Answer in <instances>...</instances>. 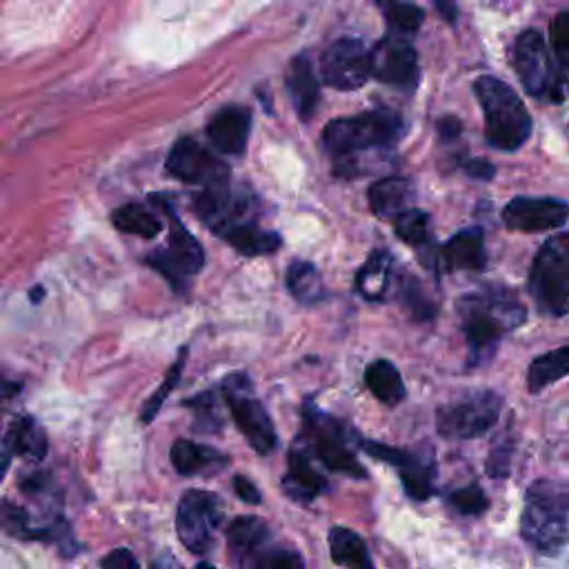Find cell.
Returning <instances> with one entry per match:
<instances>
[{
  "mask_svg": "<svg viewBox=\"0 0 569 569\" xmlns=\"http://www.w3.org/2000/svg\"><path fill=\"white\" fill-rule=\"evenodd\" d=\"M456 311L469 348V367L490 361L503 337L521 328L527 318V309L519 296L497 285L460 296Z\"/></svg>",
  "mask_w": 569,
  "mask_h": 569,
  "instance_id": "1",
  "label": "cell"
},
{
  "mask_svg": "<svg viewBox=\"0 0 569 569\" xmlns=\"http://www.w3.org/2000/svg\"><path fill=\"white\" fill-rule=\"evenodd\" d=\"M569 492L558 480H536L530 485L521 516V536L543 556H558L567 547Z\"/></svg>",
  "mask_w": 569,
  "mask_h": 569,
  "instance_id": "2",
  "label": "cell"
},
{
  "mask_svg": "<svg viewBox=\"0 0 569 569\" xmlns=\"http://www.w3.org/2000/svg\"><path fill=\"white\" fill-rule=\"evenodd\" d=\"M300 414L303 432L296 441L307 449L311 458H316L330 471H339L350 478H367V469L361 465L352 449V441L356 434H352L343 421L325 414L311 400H305Z\"/></svg>",
  "mask_w": 569,
  "mask_h": 569,
  "instance_id": "3",
  "label": "cell"
},
{
  "mask_svg": "<svg viewBox=\"0 0 569 569\" xmlns=\"http://www.w3.org/2000/svg\"><path fill=\"white\" fill-rule=\"evenodd\" d=\"M474 92L485 112L487 143L501 151L519 149L532 134V118L516 92L492 76L478 78Z\"/></svg>",
  "mask_w": 569,
  "mask_h": 569,
  "instance_id": "4",
  "label": "cell"
},
{
  "mask_svg": "<svg viewBox=\"0 0 569 569\" xmlns=\"http://www.w3.org/2000/svg\"><path fill=\"white\" fill-rule=\"evenodd\" d=\"M530 294L543 314L562 318L569 309V236L560 231L536 254L530 270Z\"/></svg>",
  "mask_w": 569,
  "mask_h": 569,
  "instance_id": "5",
  "label": "cell"
},
{
  "mask_svg": "<svg viewBox=\"0 0 569 569\" xmlns=\"http://www.w3.org/2000/svg\"><path fill=\"white\" fill-rule=\"evenodd\" d=\"M223 400L231 412V419L240 434L257 449V454L268 456L276 449L278 439L274 423L265 410L263 400L259 398L252 378L242 372L229 374L220 385Z\"/></svg>",
  "mask_w": 569,
  "mask_h": 569,
  "instance_id": "6",
  "label": "cell"
},
{
  "mask_svg": "<svg viewBox=\"0 0 569 569\" xmlns=\"http://www.w3.org/2000/svg\"><path fill=\"white\" fill-rule=\"evenodd\" d=\"M153 201L170 218V238H168V248L147 254L145 263L166 278L177 292L185 294L190 289L192 278L205 265V252L201 248V242L187 231V227L174 214V209L166 201H158L156 196Z\"/></svg>",
  "mask_w": 569,
  "mask_h": 569,
  "instance_id": "7",
  "label": "cell"
},
{
  "mask_svg": "<svg viewBox=\"0 0 569 569\" xmlns=\"http://www.w3.org/2000/svg\"><path fill=\"white\" fill-rule=\"evenodd\" d=\"M503 398L490 389H474L460 398L441 405L436 412V430L445 439L469 441L490 432L501 417Z\"/></svg>",
  "mask_w": 569,
  "mask_h": 569,
  "instance_id": "8",
  "label": "cell"
},
{
  "mask_svg": "<svg viewBox=\"0 0 569 569\" xmlns=\"http://www.w3.org/2000/svg\"><path fill=\"white\" fill-rule=\"evenodd\" d=\"M402 134V121L389 112H367L352 118H339L325 127L322 140L337 158L354 156L374 147L391 145Z\"/></svg>",
  "mask_w": 569,
  "mask_h": 569,
  "instance_id": "9",
  "label": "cell"
},
{
  "mask_svg": "<svg viewBox=\"0 0 569 569\" xmlns=\"http://www.w3.org/2000/svg\"><path fill=\"white\" fill-rule=\"evenodd\" d=\"M223 516L220 497L207 490H187L177 508V534L192 554L205 556L216 543Z\"/></svg>",
  "mask_w": 569,
  "mask_h": 569,
  "instance_id": "10",
  "label": "cell"
},
{
  "mask_svg": "<svg viewBox=\"0 0 569 569\" xmlns=\"http://www.w3.org/2000/svg\"><path fill=\"white\" fill-rule=\"evenodd\" d=\"M514 65L523 88L534 96H549L560 103L565 96V69L556 67L543 36L525 32L514 45Z\"/></svg>",
  "mask_w": 569,
  "mask_h": 569,
  "instance_id": "11",
  "label": "cell"
},
{
  "mask_svg": "<svg viewBox=\"0 0 569 569\" xmlns=\"http://www.w3.org/2000/svg\"><path fill=\"white\" fill-rule=\"evenodd\" d=\"M359 443L369 456H374L376 460H383L387 465H394L398 469L402 490L412 501L423 503L434 497L436 465H434V456L430 449L412 452V449H398V447H389V445L372 443V441H359Z\"/></svg>",
  "mask_w": 569,
  "mask_h": 569,
  "instance_id": "12",
  "label": "cell"
},
{
  "mask_svg": "<svg viewBox=\"0 0 569 569\" xmlns=\"http://www.w3.org/2000/svg\"><path fill=\"white\" fill-rule=\"evenodd\" d=\"M168 172L185 183L203 190L229 185V170L223 160L192 138H181L168 156Z\"/></svg>",
  "mask_w": 569,
  "mask_h": 569,
  "instance_id": "13",
  "label": "cell"
},
{
  "mask_svg": "<svg viewBox=\"0 0 569 569\" xmlns=\"http://www.w3.org/2000/svg\"><path fill=\"white\" fill-rule=\"evenodd\" d=\"M320 78L343 92L363 88L369 78V52L356 38L337 41L320 58Z\"/></svg>",
  "mask_w": 569,
  "mask_h": 569,
  "instance_id": "14",
  "label": "cell"
},
{
  "mask_svg": "<svg viewBox=\"0 0 569 569\" xmlns=\"http://www.w3.org/2000/svg\"><path fill=\"white\" fill-rule=\"evenodd\" d=\"M417 71L419 62L417 52L410 45V38L389 34L369 54V76L380 80V83L396 88H412L417 80Z\"/></svg>",
  "mask_w": 569,
  "mask_h": 569,
  "instance_id": "15",
  "label": "cell"
},
{
  "mask_svg": "<svg viewBox=\"0 0 569 569\" xmlns=\"http://www.w3.org/2000/svg\"><path fill=\"white\" fill-rule=\"evenodd\" d=\"M503 220L514 231H549L567 223V203L556 198H514L503 209Z\"/></svg>",
  "mask_w": 569,
  "mask_h": 569,
  "instance_id": "16",
  "label": "cell"
},
{
  "mask_svg": "<svg viewBox=\"0 0 569 569\" xmlns=\"http://www.w3.org/2000/svg\"><path fill=\"white\" fill-rule=\"evenodd\" d=\"M325 490H328V478L314 467L311 456L296 441L287 456V474L283 476V494L298 505H309Z\"/></svg>",
  "mask_w": 569,
  "mask_h": 569,
  "instance_id": "17",
  "label": "cell"
},
{
  "mask_svg": "<svg viewBox=\"0 0 569 569\" xmlns=\"http://www.w3.org/2000/svg\"><path fill=\"white\" fill-rule=\"evenodd\" d=\"M487 252L485 236L480 227H469L449 238L447 246L439 252L436 272H485Z\"/></svg>",
  "mask_w": 569,
  "mask_h": 569,
  "instance_id": "18",
  "label": "cell"
},
{
  "mask_svg": "<svg viewBox=\"0 0 569 569\" xmlns=\"http://www.w3.org/2000/svg\"><path fill=\"white\" fill-rule=\"evenodd\" d=\"M272 530L270 525L259 516H238L231 521L227 530L229 540V556L236 562V567L252 569L259 554L270 545Z\"/></svg>",
  "mask_w": 569,
  "mask_h": 569,
  "instance_id": "19",
  "label": "cell"
},
{
  "mask_svg": "<svg viewBox=\"0 0 569 569\" xmlns=\"http://www.w3.org/2000/svg\"><path fill=\"white\" fill-rule=\"evenodd\" d=\"M250 114L242 107H223L207 127L209 143L220 151L229 156H240L248 147L250 138Z\"/></svg>",
  "mask_w": 569,
  "mask_h": 569,
  "instance_id": "20",
  "label": "cell"
},
{
  "mask_svg": "<svg viewBox=\"0 0 569 569\" xmlns=\"http://www.w3.org/2000/svg\"><path fill=\"white\" fill-rule=\"evenodd\" d=\"M285 83L289 90V96L294 101V107L303 121H309L314 116V110L318 105V80L311 69V62L307 56H296L287 69Z\"/></svg>",
  "mask_w": 569,
  "mask_h": 569,
  "instance_id": "21",
  "label": "cell"
},
{
  "mask_svg": "<svg viewBox=\"0 0 569 569\" xmlns=\"http://www.w3.org/2000/svg\"><path fill=\"white\" fill-rule=\"evenodd\" d=\"M391 268L394 261L385 250L372 252L365 265L356 272V281H354L356 292L369 303L385 300L391 287Z\"/></svg>",
  "mask_w": 569,
  "mask_h": 569,
  "instance_id": "22",
  "label": "cell"
},
{
  "mask_svg": "<svg viewBox=\"0 0 569 569\" xmlns=\"http://www.w3.org/2000/svg\"><path fill=\"white\" fill-rule=\"evenodd\" d=\"M223 240H227L229 246L242 254V257H268L281 250V236L276 231L263 229L257 220L254 223H246V225H238L229 231H225L220 236Z\"/></svg>",
  "mask_w": 569,
  "mask_h": 569,
  "instance_id": "23",
  "label": "cell"
},
{
  "mask_svg": "<svg viewBox=\"0 0 569 569\" xmlns=\"http://www.w3.org/2000/svg\"><path fill=\"white\" fill-rule=\"evenodd\" d=\"M170 458H172L174 469L181 476H196V474H203L205 469H218V467L227 465V458L218 449L187 441V439H179L172 445Z\"/></svg>",
  "mask_w": 569,
  "mask_h": 569,
  "instance_id": "24",
  "label": "cell"
},
{
  "mask_svg": "<svg viewBox=\"0 0 569 569\" xmlns=\"http://www.w3.org/2000/svg\"><path fill=\"white\" fill-rule=\"evenodd\" d=\"M412 183L405 179H383L369 187V207L378 218L394 220L400 212L410 209Z\"/></svg>",
  "mask_w": 569,
  "mask_h": 569,
  "instance_id": "25",
  "label": "cell"
},
{
  "mask_svg": "<svg viewBox=\"0 0 569 569\" xmlns=\"http://www.w3.org/2000/svg\"><path fill=\"white\" fill-rule=\"evenodd\" d=\"M8 449L14 456H23V458H32V460H43L47 456V452H49L47 434L32 417H21L10 428Z\"/></svg>",
  "mask_w": 569,
  "mask_h": 569,
  "instance_id": "26",
  "label": "cell"
},
{
  "mask_svg": "<svg viewBox=\"0 0 569 569\" xmlns=\"http://www.w3.org/2000/svg\"><path fill=\"white\" fill-rule=\"evenodd\" d=\"M330 554H332V560L341 567L376 569L365 540L348 527H332V532H330Z\"/></svg>",
  "mask_w": 569,
  "mask_h": 569,
  "instance_id": "27",
  "label": "cell"
},
{
  "mask_svg": "<svg viewBox=\"0 0 569 569\" xmlns=\"http://www.w3.org/2000/svg\"><path fill=\"white\" fill-rule=\"evenodd\" d=\"M365 383H367V389L385 405H398L405 400V396H408L402 376L391 361L380 359V361L369 363L365 369Z\"/></svg>",
  "mask_w": 569,
  "mask_h": 569,
  "instance_id": "28",
  "label": "cell"
},
{
  "mask_svg": "<svg viewBox=\"0 0 569 569\" xmlns=\"http://www.w3.org/2000/svg\"><path fill=\"white\" fill-rule=\"evenodd\" d=\"M285 285L289 294L305 307L318 305L325 298V285L320 278V272L309 261H294L287 268Z\"/></svg>",
  "mask_w": 569,
  "mask_h": 569,
  "instance_id": "29",
  "label": "cell"
},
{
  "mask_svg": "<svg viewBox=\"0 0 569 569\" xmlns=\"http://www.w3.org/2000/svg\"><path fill=\"white\" fill-rule=\"evenodd\" d=\"M569 374V348L562 345L549 354H543L532 361L527 369V389L532 394L543 391L551 383L565 378Z\"/></svg>",
  "mask_w": 569,
  "mask_h": 569,
  "instance_id": "30",
  "label": "cell"
},
{
  "mask_svg": "<svg viewBox=\"0 0 569 569\" xmlns=\"http://www.w3.org/2000/svg\"><path fill=\"white\" fill-rule=\"evenodd\" d=\"M394 229L402 242H408V246L417 248L419 252L432 250V246H434L430 214H425L421 209L410 207V209L400 212L394 218Z\"/></svg>",
  "mask_w": 569,
  "mask_h": 569,
  "instance_id": "31",
  "label": "cell"
},
{
  "mask_svg": "<svg viewBox=\"0 0 569 569\" xmlns=\"http://www.w3.org/2000/svg\"><path fill=\"white\" fill-rule=\"evenodd\" d=\"M112 223L118 231L140 236V238H156L162 229V223L147 207H143L138 203H129V205L118 207L112 214Z\"/></svg>",
  "mask_w": 569,
  "mask_h": 569,
  "instance_id": "32",
  "label": "cell"
},
{
  "mask_svg": "<svg viewBox=\"0 0 569 569\" xmlns=\"http://www.w3.org/2000/svg\"><path fill=\"white\" fill-rule=\"evenodd\" d=\"M183 405L187 410L194 412V430L196 432H220L225 428L223 414H220V405H218V391L216 389H207L194 398L183 400Z\"/></svg>",
  "mask_w": 569,
  "mask_h": 569,
  "instance_id": "33",
  "label": "cell"
},
{
  "mask_svg": "<svg viewBox=\"0 0 569 569\" xmlns=\"http://www.w3.org/2000/svg\"><path fill=\"white\" fill-rule=\"evenodd\" d=\"M187 356H190V350L183 348L181 354L177 356L174 365H172L170 372L166 374V380L160 383V387H158V389L149 396V400L143 405V410H140V423H143V425H149V423L156 419V414L160 412L162 405H166L168 396L177 389V385H179V380H181V376H183V369H185Z\"/></svg>",
  "mask_w": 569,
  "mask_h": 569,
  "instance_id": "34",
  "label": "cell"
},
{
  "mask_svg": "<svg viewBox=\"0 0 569 569\" xmlns=\"http://www.w3.org/2000/svg\"><path fill=\"white\" fill-rule=\"evenodd\" d=\"M383 8H385V16H387V25H389L391 34L410 38L421 30L423 12L417 5L405 3V0H385Z\"/></svg>",
  "mask_w": 569,
  "mask_h": 569,
  "instance_id": "35",
  "label": "cell"
},
{
  "mask_svg": "<svg viewBox=\"0 0 569 569\" xmlns=\"http://www.w3.org/2000/svg\"><path fill=\"white\" fill-rule=\"evenodd\" d=\"M400 300L405 305V309H408L412 314L414 320L419 322H425V320H432L436 316V305L430 300V296L425 294L423 285L410 276H405L400 281Z\"/></svg>",
  "mask_w": 569,
  "mask_h": 569,
  "instance_id": "36",
  "label": "cell"
},
{
  "mask_svg": "<svg viewBox=\"0 0 569 569\" xmlns=\"http://www.w3.org/2000/svg\"><path fill=\"white\" fill-rule=\"evenodd\" d=\"M252 569H307L303 556L292 547L268 545L259 558L254 560Z\"/></svg>",
  "mask_w": 569,
  "mask_h": 569,
  "instance_id": "37",
  "label": "cell"
},
{
  "mask_svg": "<svg viewBox=\"0 0 569 569\" xmlns=\"http://www.w3.org/2000/svg\"><path fill=\"white\" fill-rule=\"evenodd\" d=\"M447 503L463 516H480L487 508H490V501H487L485 492L476 482L460 487V490L452 492L447 497Z\"/></svg>",
  "mask_w": 569,
  "mask_h": 569,
  "instance_id": "38",
  "label": "cell"
},
{
  "mask_svg": "<svg viewBox=\"0 0 569 569\" xmlns=\"http://www.w3.org/2000/svg\"><path fill=\"white\" fill-rule=\"evenodd\" d=\"M0 525L19 538H32L30 514L25 510H21L19 505H12V503L0 505Z\"/></svg>",
  "mask_w": 569,
  "mask_h": 569,
  "instance_id": "39",
  "label": "cell"
},
{
  "mask_svg": "<svg viewBox=\"0 0 569 569\" xmlns=\"http://www.w3.org/2000/svg\"><path fill=\"white\" fill-rule=\"evenodd\" d=\"M551 47L558 60V67L567 69L569 65V14L560 12L551 23Z\"/></svg>",
  "mask_w": 569,
  "mask_h": 569,
  "instance_id": "40",
  "label": "cell"
},
{
  "mask_svg": "<svg viewBox=\"0 0 569 569\" xmlns=\"http://www.w3.org/2000/svg\"><path fill=\"white\" fill-rule=\"evenodd\" d=\"M512 452H514V447L510 441H499L492 447L490 458H487V474H490L492 478H505L512 467Z\"/></svg>",
  "mask_w": 569,
  "mask_h": 569,
  "instance_id": "41",
  "label": "cell"
},
{
  "mask_svg": "<svg viewBox=\"0 0 569 569\" xmlns=\"http://www.w3.org/2000/svg\"><path fill=\"white\" fill-rule=\"evenodd\" d=\"M101 569H140V565L127 547H118L103 558Z\"/></svg>",
  "mask_w": 569,
  "mask_h": 569,
  "instance_id": "42",
  "label": "cell"
},
{
  "mask_svg": "<svg viewBox=\"0 0 569 569\" xmlns=\"http://www.w3.org/2000/svg\"><path fill=\"white\" fill-rule=\"evenodd\" d=\"M234 490H236V497L240 501H246L250 505H259L263 501L259 487L246 476H234Z\"/></svg>",
  "mask_w": 569,
  "mask_h": 569,
  "instance_id": "43",
  "label": "cell"
},
{
  "mask_svg": "<svg viewBox=\"0 0 569 569\" xmlns=\"http://www.w3.org/2000/svg\"><path fill=\"white\" fill-rule=\"evenodd\" d=\"M465 172L469 174V177H474V179H478V181H490L492 177H494V166L492 162H487V160H469L467 166H465Z\"/></svg>",
  "mask_w": 569,
  "mask_h": 569,
  "instance_id": "44",
  "label": "cell"
},
{
  "mask_svg": "<svg viewBox=\"0 0 569 569\" xmlns=\"http://www.w3.org/2000/svg\"><path fill=\"white\" fill-rule=\"evenodd\" d=\"M149 569H183V565L177 560V556L170 549H162L160 554H156Z\"/></svg>",
  "mask_w": 569,
  "mask_h": 569,
  "instance_id": "45",
  "label": "cell"
},
{
  "mask_svg": "<svg viewBox=\"0 0 569 569\" xmlns=\"http://www.w3.org/2000/svg\"><path fill=\"white\" fill-rule=\"evenodd\" d=\"M434 5H436V10L441 12V16H443L445 21H449V23L456 21L458 10H456V5H454V0H434Z\"/></svg>",
  "mask_w": 569,
  "mask_h": 569,
  "instance_id": "46",
  "label": "cell"
},
{
  "mask_svg": "<svg viewBox=\"0 0 569 569\" xmlns=\"http://www.w3.org/2000/svg\"><path fill=\"white\" fill-rule=\"evenodd\" d=\"M439 129H441V134H443L445 138H454V136L460 134V125H458V121H454V118H443L441 125H439Z\"/></svg>",
  "mask_w": 569,
  "mask_h": 569,
  "instance_id": "47",
  "label": "cell"
},
{
  "mask_svg": "<svg viewBox=\"0 0 569 569\" xmlns=\"http://www.w3.org/2000/svg\"><path fill=\"white\" fill-rule=\"evenodd\" d=\"M10 463H12V454L8 452H0V482H3L8 469H10Z\"/></svg>",
  "mask_w": 569,
  "mask_h": 569,
  "instance_id": "48",
  "label": "cell"
},
{
  "mask_svg": "<svg viewBox=\"0 0 569 569\" xmlns=\"http://www.w3.org/2000/svg\"><path fill=\"white\" fill-rule=\"evenodd\" d=\"M32 298H34V303H38V300L43 298V289H41V287H36V289H34V296H32Z\"/></svg>",
  "mask_w": 569,
  "mask_h": 569,
  "instance_id": "49",
  "label": "cell"
},
{
  "mask_svg": "<svg viewBox=\"0 0 569 569\" xmlns=\"http://www.w3.org/2000/svg\"><path fill=\"white\" fill-rule=\"evenodd\" d=\"M196 569H216L214 565H209V562H201Z\"/></svg>",
  "mask_w": 569,
  "mask_h": 569,
  "instance_id": "50",
  "label": "cell"
},
{
  "mask_svg": "<svg viewBox=\"0 0 569 569\" xmlns=\"http://www.w3.org/2000/svg\"><path fill=\"white\" fill-rule=\"evenodd\" d=\"M376 3H378V5H383V3H385V0H376Z\"/></svg>",
  "mask_w": 569,
  "mask_h": 569,
  "instance_id": "51",
  "label": "cell"
}]
</instances>
